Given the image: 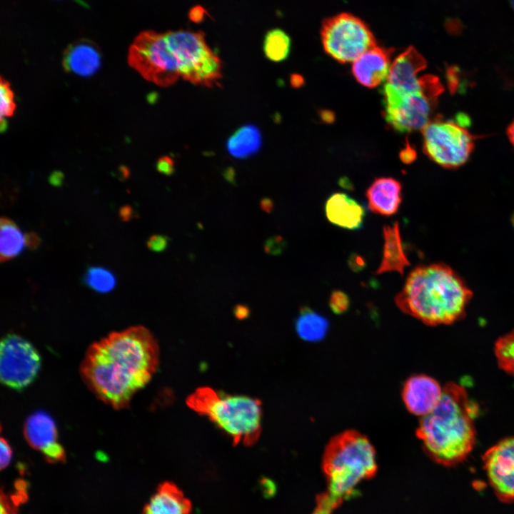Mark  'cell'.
<instances>
[{"instance_id": "6da1fadb", "label": "cell", "mask_w": 514, "mask_h": 514, "mask_svg": "<svg viewBox=\"0 0 514 514\" xmlns=\"http://www.w3.org/2000/svg\"><path fill=\"white\" fill-rule=\"evenodd\" d=\"M158 343L146 328L138 326L115 331L92 343L81 363L82 379L101 401L119 410L156 372Z\"/></svg>"}, {"instance_id": "7a4b0ae2", "label": "cell", "mask_w": 514, "mask_h": 514, "mask_svg": "<svg viewBox=\"0 0 514 514\" xmlns=\"http://www.w3.org/2000/svg\"><path fill=\"white\" fill-rule=\"evenodd\" d=\"M128 63L143 79L163 87L180 78L211 87L222 78L221 61L202 31H143L129 48Z\"/></svg>"}, {"instance_id": "3957f363", "label": "cell", "mask_w": 514, "mask_h": 514, "mask_svg": "<svg viewBox=\"0 0 514 514\" xmlns=\"http://www.w3.org/2000/svg\"><path fill=\"white\" fill-rule=\"evenodd\" d=\"M477 412L478 406L469 399L463 387L447 383L436 406L421 417L416 429L427 455L444 466L462 463L475 445Z\"/></svg>"}, {"instance_id": "277c9868", "label": "cell", "mask_w": 514, "mask_h": 514, "mask_svg": "<svg viewBox=\"0 0 514 514\" xmlns=\"http://www.w3.org/2000/svg\"><path fill=\"white\" fill-rule=\"evenodd\" d=\"M472 296L452 268L437 263L415 268L394 301L405 314L426 325L438 326L463 318Z\"/></svg>"}, {"instance_id": "5b68a950", "label": "cell", "mask_w": 514, "mask_h": 514, "mask_svg": "<svg viewBox=\"0 0 514 514\" xmlns=\"http://www.w3.org/2000/svg\"><path fill=\"white\" fill-rule=\"evenodd\" d=\"M377 468L373 445L358 431L348 430L338 433L325 448L322 470L327 491L343 500L353 493L358 483L373 478Z\"/></svg>"}, {"instance_id": "8992f818", "label": "cell", "mask_w": 514, "mask_h": 514, "mask_svg": "<svg viewBox=\"0 0 514 514\" xmlns=\"http://www.w3.org/2000/svg\"><path fill=\"white\" fill-rule=\"evenodd\" d=\"M186 403L228 434L236 445L254 444L261 432L262 408L259 400L244 395H230L208 387L197 388Z\"/></svg>"}, {"instance_id": "52a82bcc", "label": "cell", "mask_w": 514, "mask_h": 514, "mask_svg": "<svg viewBox=\"0 0 514 514\" xmlns=\"http://www.w3.org/2000/svg\"><path fill=\"white\" fill-rule=\"evenodd\" d=\"M420 89L401 93L388 84L383 89L384 117L387 123L399 133L423 129L428 123L434 105L444 89L433 75L420 77Z\"/></svg>"}, {"instance_id": "ba28073f", "label": "cell", "mask_w": 514, "mask_h": 514, "mask_svg": "<svg viewBox=\"0 0 514 514\" xmlns=\"http://www.w3.org/2000/svg\"><path fill=\"white\" fill-rule=\"evenodd\" d=\"M321 38L325 51L341 63L352 62L376 46L368 26L358 17L341 13L322 24Z\"/></svg>"}, {"instance_id": "9c48e42d", "label": "cell", "mask_w": 514, "mask_h": 514, "mask_svg": "<svg viewBox=\"0 0 514 514\" xmlns=\"http://www.w3.org/2000/svg\"><path fill=\"white\" fill-rule=\"evenodd\" d=\"M422 131L424 152L445 168H454L464 164L474 147V136L457 123L430 121Z\"/></svg>"}, {"instance_id": "30bf717a", "label": "cell", "mask_w": 514, "mask_h": 514, "mask_svg": "<svg viewBox=\"0 0 514 514\" xmlns=\"http://www.w3.org/2000/svg\"><path fill=\"white\" fill-rule=\"evenodd\" d=\"M41 356L21 336L10 333L0 344V380L6 386L21 390L31 384L41 368Z\"/></svg>"}, {"instance_id": "8fae6325", "label": "cell", "mask_w": 514, "mask_h": 514, "mask_svg": "<svg viewBox=\"0 0 514 514\" xmlns=\"http://www.w3.org/2000/svg\"><path fill=\"white\" fill-rule=\"evenodd\" d=\"M488 482L504 503L514 502V437L500 440L483 455Z\"/></svg>"}, {"instance_id": "7c38bea8", "label": "cell", "mask_w": 514, "mask_h": 514, "mask_svg": "<svg viewBox=\"0 0 514 514\" xmlns=\"http://www.w3.org/2000/svg\"><path fill=\"white\" fill-rule=\"evenodd\" d=\"M24 435L30 446L40 451L49 463L64 462L66 453L58 442L57 428L46 412L39 410L25 421Z\"/></svg>"}, {"instance_id": "4fadbf2b", "label": "cell", "mask_w": 514, "mask_h": 514, "mask_svg": "<svg viewBox=\"0 0 514 514\" xmlns=\"http://www.w3.org/2000/svg\"><path fill=\"white\" fill-rule=\"evenodd\" d=\"M442 392L443 388L434 378L423 374L415 375L405 382L402 398L410 413L423 417L434 409Z\"/></svg>"}, {"instance_id": "5bb4252c", "label": "cell", "mask_w": 514, "mask_h": 514, "mask_svg": "<svg viewBox=\"0 0 514 514\" xmlns=\"http://www.w3.org/2000/svg\"><path fill=\"white\" fill-rule=\"evenodd\" d=\"M426 66L425 58L413 46H409L391 64L387 84L401 93L418 91L420 89L418 74Z\"/></svg>"}, {"instance_id": "9a60e30c", "label": "cell", "mask_w": 514, "mask_h": 514, "mask_svg": "<svg viewBox=\"0 0 514 514\" xmlns=\"http://www.w3.org/2000/svg\"><path fill=\"white\" fill-rule=\"evenodd\" d=\"M392 50L374 46L353 61L352 72L361 85L374 88L384 81L389 74Z\"/></svg>"}, {"instance_id": "2e32d148", "label": "cell", "mask_w": 514, "mask_h": 514, "mask_svg": "<svg viewBox=\"0 0 514 514\" xmlns=\"http://www.w3.org/2000/svg\"><path fill=\"white\" fill-rule=\"evenodd\" d=\"M325 213L331 223L348 230L361 228L366 216L365 208L344 193H335L327 199Z\"/></svg>"}, {"instance_id": "e0dca14e", "label": "cell", "mask_w": 514, "mask_h": 514, "mask_svg": "<svg viewBox=\"0 0 514 514\" xmlns=\"http://www.w3.org/2000/svg\"><path fill=\"white\" fill-rule=\"evenodd\" d=\"M401 188L400 183L393 178H376L366 193L368 208L382 216L395 214L402 201Z\"/></svg>"}, {"instance_id": "ac0fdd59", "label": "cell", "mask_w": 514, "mask_h": 514, "mask_svg": "<svg viewBox=\"0 0 514 514\" xmlns=\"http://www.w3.org/2000/svg\"><path fill=\"white\" fill-rule=\"evenodd\" d=\"M192 505L183 491L173 483L165 481L161 483L142 514H190Z\"/></svg>"}, {"instance_id": "d6986e66", "label": "cell", "mask_w": 514, "mask_h": 514, "mask_svg": "<svg viewBox=\"0 0 514 514\" xmlns=\"http://www.w3.org/2000/svg\"><path fill=\"white\" fill-rule=\"evenodd\" d=\"M101 63V54L97 47L86 41L69 46L63 58V66L67 72L84 77L94 74Z\"/></svg>"}, {"instance_id": "ffe728a7", "label": "cell", "mask_w": 514, "mask_h": 514, "mask_svg": "<svg viewBox=\"0 0 514 514\" xmlns=\"http://www.w3.org/2000/svg\"><path fill=\"white\" fill-rule=\"evenodd\" d=\"M383 232V258L376 273L396 271L403 275L404 268L410 265V262L403 246L398 222L395 221L392 226H384Z\"/></svg>"}, {"instance_id": "44dd1931", "label": "cell", "mask_w": 514, "mask_h": 514, "mask_svg": "<svg viewBox=\"0 0 514 514\" xmlns=\"http://www.w3.org/2000/svg\"><path fill=\"white\" fill-rule=\"evenodd\" d=\"M261 144L262 137L259 129L253 125H245L238 128L228 138L226 148L230 155L243 159L256 153Z\"/></svg>"}, {"instance_id": "7402d4cb", "label": "cell", "mask_w": 514, "mask_h": 514, "mask_svg": "<svg viewBox=\"0 0 514 514\" xmlns=\"http://www.w3.org/2000/svg\"><path fill=\"white\" fill-rule=\"evenodd\" d=\"M295 327L297 334L303 340L318 342L326 336L329 323L322 315L309 307L303 306L296 320Z\"/></svg>"}, {"instance_id": "603a6c76", "label": "cell", "mask_w": 514, "mask_h": 514, "mask_svg": "<svg viewBox=\"0 0 514 514\" xmlns=\"http://www.w3.org/2000/svg\"><path fill=\"white\" fill-rule=\"evenodd\" d=\"M0 258L7 261L19 255L26 246L25 235L18 226L6 217L1 218Z\"/></svg>"}, {"instance_id": "cb8c5ba5", "label": "cell", "mask_w": 514, "mask_h": 514, "mask_svg": "<svg viewBox=\"0 0 514 514\" xmlns=\"http://www.w3.org/2000/svg\"><path fill=\"white\" fill-rule=\"evenodd\" d=\"M291 46L290 37L279 29L270 30L264 38L263 52L269 60L274 62L284 61L290 54Z\"/></svg>"}, {"instance_id": "d4e9b609", "label": "cell", "mask_w": 514, "mask_h": 514, "mask_svg": "<svg viewBox=\"0 0 514 514\" xmlns=\"http://www.w3.org/2000/svg\"><path fill=\"white\" fill-rule=\"evenodd\" d=\"M84 282L93 291L98 293H109L116 286V278L107 268L99 266L89 267L84 276Z\"/></svg>"}, {"instance_id": "484cf974", "label": "cell", "mask_w": 514, "mask_h": 514, "mask_svg": "<svg viewBox=\"0 0 514 514\" xmlns=\"http://www.w3.org/2000/svg\"><path fill=\"white\" fill-rule=\"evenodd\" d=\"M495 354L499 367L514 376V329L497 340Z\"/></svg>"}, {"instance_id": "4316f807", "label": "cell", "mask_w": 514, "mask_h": 514, "mask_svg": "<svg viewBox=\"0 0 514 514\" xmlns=\"http://www.w3.org/2000/svg\"><path fill=\"white\" fill-rule=\"evenodd\" d=\"M0 91L1 121H4V118L10 117L13 115L16 109V104L14 100V93L11 89L10 84L3 77L1 78Z\"/></svg>"}, {"instance_id": "83f0119b", "label": "cell", "mask_w": 514, "mask_h": 514, "mask_svg": "<svg viewBox=\"0 0 514 514\" xmlns=\"http://www.w3.org/2000/svg\"><path fill=\"white\" fill-rule=\"evenodd\" d=\"M343 501V500L331 495L328 491L320 493L316 497V505L311 514H331Z\"/></svg>"}, {"instance_id": "f1b7e54d", "label": "cell", "mask_w": 514, "mask_h": 514, "mask_svg": "<svg viewBox=\"0 0 514 514\" xmlns=\"http://www.w3.org/2000/svg\"><path fill=\"white\" fill-rule=\"evenodd\" d=\"M329 306L336 314H342L348 311L350 306L348 296L341 291H333L329 298Z\"/></svg>"}, {"instance_id": "f546056e", "label": "cell", "mask_w": 514, "mask_h": 514, "mask_svg": "<svg viewBox=\"0 0 514 514\" xmlns=\"http://www.w3.org/2000/svg\"><path fill=\"white\" fill-rule=\"evenodd\" d=\"M169 241L170 238L165 235L154 234L148 238L147 246L152 251L162 252L167 248Z\"/></svg>"}, {"instance_id": "4dcf8cb0", "label": "cell", "mask_w": 514, "mask_h": 514, "mask_svg": "<svg viewBox=\"0 0 514 514\" xmlns=\"http://www.w3.org/2000/svg\"><path fill=\"white\" fill-rule=\"evenodd\" d=\"M285 241L280 236H274L266 241L264 251L271 255L280 254L285 247Z\"/></svg>"}, {"instance_id": "1f68e13d", "label": "cell", "mask_w": 514, "mask_h": 514, "mask_svg": "<svg viewBox=\"0 0 514 514\" xmlns=\"http://www.w3.org/2000/svg\"><path fill=\"white\" fill-rule=\"evenodd\" d=\"M1 450V469L3 470L10 463L12 457V450L6 439L1 438L0 443Z\"/></svg>"}, {"instance_id": "d6a6232c", "label": "cell", "mask_w": 514, "mask_h": 514, "mask_svg": "<svg viewBox=\"0 0 514 514\" xmlns=\"http://www.w3.org/2000/svg\"><path fill=\"white\" fill-rule=\"evenodd\" d=\"M156 168L160 173L171 176L174 172V162L168 156H162L157 162Z\"/></svg>"}, {"instance_id": "836d02e7", "label": "cell", "mask_w": 514, "mask_h": 514, "mask_svg": "<svg viewBox=\"0 0 514 514\" xmlns=\"http://www.w3.org/2000/svg\"><path fill=\"white\" fill-rule=\"evenodd\" d=\"M445 28L451 35H458L463 32V24L458 18L448 17L445 21Z\"/></svg>"}, {"instance_id": "e575fe53", "label": "cell", "mask_w": 514, "mask_h": 514, "mask_svg": "<svg viewBox=\"0 0 514 514\" xmlns=\"http://www.w3.org/2000/svg\"><path fill=\"white\" fill-rule=\"evenodd\" d=\"M13 500L9 499L5 494H4L3 491L1 493V514H17L16 508H15L14 505H16V502H13Z\"/></svg>"}, {"instance_id": "d590c367", "label": "cell", "mask_w": 514, "mask_h": 514, "mask_svg": "<svg viewBox=\"0 0 514 514\" xmlns=\"http://www.w3.org/2000/svg\"><path fill=\"white\" fill-rule=\"evenodd\" d=\"M348 265L354 271H359L365 267L366 263L361 256L353 253L349 258Z\"/></svg>"}, {"instance_id": "8d00e7d4", "label": "cell", "mask_w": 514, "mask_h": 514, "mask_svg": "<svg viewBox=\"0 0 514 514\" xmlns=\"http://www.w3.org/2000/svg\"><path fill=\"white\" fill-rule=\"evenodd\" d=\"M26 246L33 250L36 249L40 244L39 236L33 232L25 234Z\"/></svg>"}, {"instance_id": "74e56055", "label": "cell", "mask_w": 514, "mask_h": 514, "mask_svg": "<svg viewBox=\"0 0 514 514\" xmlns=\"http://www.w3.org/2000/svg\"><path fill=\"white\" fill-rule=\"evenodd\" d=\"M233 313L237 318L245 319L250 315V309L246 305L238 304L235 306Z\"/></svg>"}, {"instance_id": "f35d334b", "label": "cell", "mask_w": 514, "mask_h": 514, "mask_svg": "<svg viewBox=\"0 0 514 514\" xmlns=\"http://www.w3.org/2000/svg\"><path fill=\"white\" fill-rule=\"evenodd\" d=\"M261 485H263V488H265L263 491L267 496L273 495L276 491V487L273 482L268 479H263L262 480Z\"/></svg>"}, {"instance_id": "ab89813d", "label": "cell", "mask_w": 514, "mask_h": 514, "mask_svg": "<svg viewBox=\"0 0 514 514\" xmlns=\"http://www.w3.org/2000/svg\"><path fill=\"white\" fill-rule=\"evenodd\" d=\"M406 148L401 152L400 157L404 162L409 163L415 158V153L410 148Z\"/></svg>"}, {"instance_id": "60d3db41", "label": "cell", "mask_w": 514, "mask_h": 514, "mask_svg": "<svg viewBox=\"0 0 514 514\" xmlns=\"http://www.w3.org/2000/svg\"><path fill=\"white\" fill-rule=\"evenodd\" d=\"M260 206L263 211L271 213L273 208V202L268 198H264L261 201Z\"/></svg>"}, {"instance_id": "b9f144b4", "label": "cell", "mask_w": 514, "mask_h": 514, "mask_svg": "<svg viewBox=\"0 0 514 514\" xmlns=\"http://www.w3.org/2000/svg\"><path fill=\"white\" fill-rule=\"evenodd\" d=\"M507 134L510 143L514 147V119L507 129Z\"/></svg>"}, {"instance_id": "7bdbcfd3", "label": "cell", "mask_w": 514, "mask_h": 514, "mask_svg": "<svg viewBox=\"0 0 514 514\" xmlns=\"http://www.w3.org/2000/svg\"><path fill=\"white\" fill-rule=\"evenodd\" d=\"M510 4L514 10V0H510Z\"/></svg>"}]
</instances>
